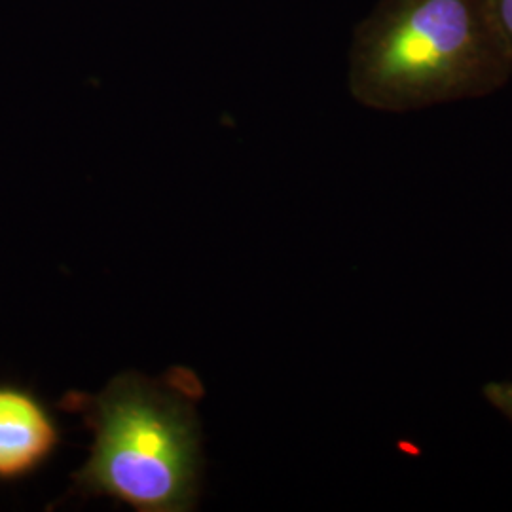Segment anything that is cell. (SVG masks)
Listing matches in <instances>:
<instances>
[{"mask_svg":"<svg viewBox=\"0 0 512 512\" xmlns=\"http://www.w3.org/2000/svg\"><path fill=\"white\" fill-rule=\"evenodd\" d=\"M202 397L200 378L184 366L162 378L128 370L97 395L69 393L61 406L93 433L71 495L112 497L139 512L192 511L202 480Z\"/></svg>","mask_w":512,"mask_h":512,"instance_id":"1","label":"cell"},{"mask_svg":"<svg viewBox=\"0 0 512 512\" xmlns=\"http://www.w3.org/2000/svg\"><path fill=\"white\" fill-rule=\"evenodd\" d=\"M511 76L488 0H382L359 40L353 88L368 107L410 112L486 97Z\"/></svg>","mask_w":512,"mask_h":512,"instance_id":"2","label":"cell"},{"mask_svg":"<svg viewBox=\"0 0 512 512\" xmlns=\"http://www.w3.org/2000/svg\"><path fill=\"white\" fill-rule=\"evenodd\" d=\"M61 442L59 423L31 391L0 385V480L33 475Z\"/></svg>","mask_w":512,"mask_h":512,"instance_id":"3","label":"cell"},{"mask_svg":"<svg viewBox=\"0 0 512 512\" xmlns=\"http://www.w3.org/2000/svg\"><path fill=\"white\" fill-rule=\"evenodd\" d=\"M482 391L486 401L512 421V382H492Z\"/></svg>","mask_w":512,"mask_h":512,"instance_id":"4","label":"cell"},{"mask_svg":"<svg viewBox=\"0 0 512 512\" xmlns=\"http://www.w3.org/2000/svg\"><path fill=\"white\" fill-rule=\"evenodd\" d=\"M488 6L497 23V29L512 50V0H488Z\"/></svg>","mask_w":512,"mask_h":512,"instance_id":"5","label":"cell"}]
</instances>
